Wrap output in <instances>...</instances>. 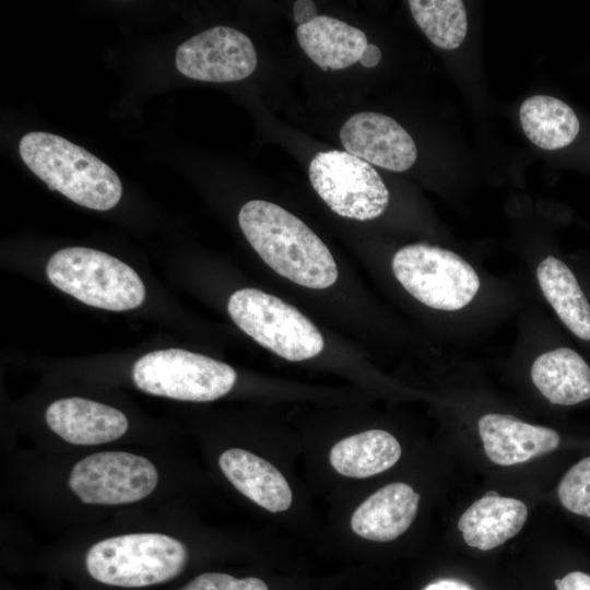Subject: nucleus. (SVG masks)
I'll use <instances>...</instances> for the list:
<instances>
[{"label":"nucleus","instance_id":"1","mask_svg":"<svg viewBox=\"0 0 590 590\" xmlns=\"http://www.w3.org/2000/svg\"><path fill=\"white\" fill-rule=\"evenodd\" d=\"M238 223L252 248L280 275L316 290L337 281L338 268L329 248L282 206L250 200L241 206Z\"/></svg>","mask_w":590,"mask_h":590},{"label":"nucleus","instance_id":"2","mask_svg":"<svg viewBox=\"0 0 590 590\" xmlns=\"http://www.w3.org/2000/svg\"><path fill=\"white\" fill-rule=\"evenodd\" d=\"M25 165L50 189L79 205L107 211L120 200L117 174L84 148L43 131L24 134L19 144Z\"/></svg>","mask_w":590,"mask_h":590},{"label":"nucleus","instance_id":"3","mask_svg":"<svg viewBox=\"0 0 590 590\" xmlns=\"http://www.w3.org/2000/svg\"><path fill=\"white\" fill-rule=\"evenodd\" d=\"M46 273L56 287L93 307L129 310L145 298L144 284L135 271L96 249H60L48 260Z\"/></svg>","mask_w":590,"mask_h":590},{"label":"nucleus","instance_id":"4","mask_svg":"<svg viewBox=\"0 0 590 590\" xmlns=\"http://www.w3.org/2000/svg\"><path fill=\"white\" fill-rule=\"evenodd\" d=\"M188 560L182 542L162 533H131L95 543L85 565L97 581L135 588L168 581L178 576Z\"/></svg>","mask_w":590,"mask_h":590},{"label":"nucleus","instance_id":"5","mask_svg":"<svg viewBox=\"0 0 590 590\" xmlns=\"http://www.w3.org/2000/svg\"><path fill=\"white\" fill-rule=\"evenodd\" d=\"M227 311L245 333L287 361L309 359L323 350L320 331L306 316L291 304L258 288L234 292Z\"/></svg>","mask_w":590,"mask_h":590},{"label":"nucleus","instance_id":"6","mask_svg":"<svg viewBox=\"0 0 590 590\" xmlns=\"http://www.w3.org/2000/svg\"><path fill=\"white\" fill-rule=\"evenodd\" d=\"M236 379L228 364L181 349L150 352L132 367V380L141 391L182 401L216 400L232 390Z\"/></svg>","mask_w":590,"mask_h":590},{"label":"nucleus","instance_id":"7","mask_svg":"<svg viewBox=\"0 0 590 590\" xmlns=\"http://www.w3.org/2000/svg\"><path fill=\"white\" fill-rule=\"evenodd\" d=\"M392 271L401 285L418 302L439 310H458L476 295L480 279L457 253L427 244L399 249Z\"/></svg>","mask_w":590,"mask_h":590},{"label":"nucleus","instance_id":"8","mask_svg":"<svg viewBox=\"0 0 590 590\" xmlns=\"http://www.w3.org/2000/svg\"><path fill=\"white\" fill-rule=\"evenodd\" d=\"M309 179L326 204L343 217L373 220L389 203V191L378 172L346 151L317 153L309 164Z\"/></svg>","mask_w":590,"mask_h":590},{"label":"nucleus","instance_id":"9","mask_svg":"<svg viewBox=\"0 0 590 590\" xmlns=\"http://www.w3.org/2000/svg\"><path fill=\"white\" fill-rule=\"evenodd\" d=\"M158 482L154 464L123 451H104L85 457L71 470L69 486L85 504L121 505L149 496Z\"/></svg>","mask_w":590,"mask_h":590},{"label":"nucleus","instance_id":"10","mask_svg":"<svg viewBox=\"0 0 590 590\" xmlns=\"http://www.w3.org/2000/svg\"><path fill=\"white\" fill-rule=\"evenodd\" d=\"M178 71L193 80L234 82L257 67V52L248 36L227 26H215L184 42L176 50Z\"/></svg>","mask_w":590,"mask_h":590},{"label":"nucleus","instance_id":"11","mask_svg":"<svg viewBox=\"0 0 590 590\" xmlns=\"http://www.w3.org/2000/svg\"><path fill=\"white\" fill-rule=\"evenodd\" d=\"M346 152L379 167L404 172L417 157L412 137L393 118L362 111L349 118L340 130Z\"/></svg>","mask_w":590,"mask_h":590},{"label":"nucleus","instance_id":"12","mask_svg":"<svg viewBox=\"0 0 590 590\" xmlns=\"http://www.w3.org/2000/svg\"><path fill=\"white\" fill-rule=\"evenodd\" d=\"M45 417L54 433L74 445L109 442L128 429V420L121 411L78 397L54 401Z\"/></svg>","mask_w":590,"mask_h":590},{"label":"nucleus","instance_id":"13","mask_svg":"<svg viewBox=\"0 0 590 590\" xmlns=\"http://www.w3.org/2000/svg\"><path fill=\"white\" fill-rule=\"evenodd\" d=\"M479 433L487 458L504 467L548 453L560 441L559 435L552 428L496 413L483 415L479 420Z\"/></svg>","mask_w":590,"mask_h":590},{"label":"nucleus","instance_id":"14","mask_svg":"<svg viewBox=\"0 0 590 590\" xmlns=\"http://www.w3.org/2000/svg\"><path fill=\"white\" fill-rule=\"evenodd\" d=\"M420 495L402 482L390 483L362 503L351 518V527L361 538L388 542L404 533L413 522Z\"/></svg>","mask_w":590,"mask_h":590},{"label":"nucleus","instance_id":"15","mask_svg":"<svg viewBox=\"0 0 590 590\" xmlns=\"http://www.w3.org/2000/svg\"><path fill=\"white\" fill-rule=\"evenodd\" d=\"M527 517L523 502L489 491L461 515L458 528L469 546L488 551L515 536Z\"/></svg>","mask_w":590,"mask_h":590},{"label":"nucleus","instance_id":"16","mask_svg":"<svg viewBox=\"0 0 590 590\" xmlns=\"http://www.w3.org/2000/svg\"><path fill=\"white\" fill-rule=\"evenodd\" d=\"M227 480L246 497L271 512L292 504L291 487L282 473L267 460L245 449L232 448L219 458Z\"/></svg>","mask_w":590,"mask_h":590},{"label":"nucleus","instance_id":"17","mask_svg":"<svg viewBox=\"0 0 590 590\" xmlns=\"http://www.w3.org/2000/svg\"><path fill=\"white\" fill-rule=\"evenodd\" d=\"M304 52L322 70H341L359 61L367 43L363 31L328 15L297 26Z\"/></svg>","mask_w":590,"mask_h":590},{"label":"nucleus","instance_id":"18","mask_svg":"<svg viewBox=\"0 0 590 590\" xmlns=\"http://www.w3.org/2000/svg\"><path fill=\"white\" fill-rule=\"evenodd\" d=\"M531 378L553 404L574 405L590 398V366L571 349L541 354L532 364Z\"/></svg>","mask_w":590,"mask_h":590},{"label":"nucleus","instance_id":"19","mask_svg":"<svg viewBox=\"0 0 590 590\" xmlns=\"http://www.w3.org/2000/svg\"><path fill=\"white\" fill-rule=\"evenodd\" d=\"M401 457V446L390 433L370 429L337 442L330 463L340 474L365 479L393 467Z\"/></svg>","mask_w":590,"mask_h":590},{"label":"nucleus","instance_id":"20","mask_svg":"<svg viewBox=\"0 0 590 590\" xmlns=\"http://www.w3.org/2000/svg\"><path fill=\"white\" fill-rule=\"evenodd\" d=\"M543 295L564 324L578 338L590 340V304L571 270L548 256L536 269Z\"/></svg>","mask_w":590,"mask_h":590},{"label":"nucleus","instance_id":"21","mask_svg":"<svg viewBox=\"0 0 590 590\" xmlns=\"http://www.w3.org/2000/svg\"><path fill=\"white\" fill-rule=\"evenodd\" d=\"M520 122L526 135L536 146L558 150L570 144L579 132V120L563 101L534 95L521 104Z\"/></svg>","mask_w":590,"mask_h":590},{"label":"nucleus","instance_id":"22","mask_svg":"<svg viewBox=\"0 0 590 590\" xmlns=\"http://www.w3.org/2000/svg\"><path fill=\"white\" fill-rule=\"evenodd\" d=\"M411 13L438 48L456 49L464 40L468 19L464 3L460 0H410Z\"/></svg>","mask_w":590,"mask_h":590},{"label":"nucleus","instance_id":"23","mask_svg":"<svg viewBox=\"0 0 590 590\" xmlns=\"http://www.w3.org/2000/svg\"><path fill=\"white\" fill-rule=\"evenodd\" d=\"M557 493L566 509L590 518V457L580 460L565 473Z\"/></svg>","mask_w":590,"mask_h":590},{"label":"nucleus","instance_id":"24","mask_svg":"<svg viewBox=\"0 0 590 590\" xmlns=\"http://www.w3.org/2000/svg\"><path fill=\"white\" fill-rule=\"evenodd\" d=\"M180 590H269L267 583L257 577L235 578L221 573L201 574Z\"/></svg>","mask_w":590,"mask_h":590},{"label":"nucleus","instance_id":"25","mask_svg":"<svg viewBox=\"0 0 590 590\" xmlns=\"http://www.w3.org/2000/svg\"><path fill=\"white\" fill-rule=\"evenodd\" d=\"M557 590H590V575L573 571L562 579H555Z\"/></svg>","mask_w":590,"mask_h":590},{"label":"nucleus","instance_id":"26","mask_svg":"<svg viewBox=\"0 0 590 590\" xmlns=\"http://www.w3.org/2000/svg\"><path fill=\"white\" fill-rule=\"evenodd\" d=\"M294 21L299 25H305L318 16L317 8L314 1L297 0L293 7Z\"/></svg>","mask_w":590,"mask_h":590},{"label":"nucleus","instance_id":"27","mask_svg":"<svg viewBox=\"0 0 590 590\" xmlns=\"http://www.w3.org/2000/svg\"><path fill=\"white\" fill-rule=\"evenodd\" d=\"M423 590H475L469 583L457 578H442L427 585Z\"/></svg>","mask_w":590,"mask_h":590},{"label":"nucleus","instance_id":"28","mask_svg":"<svg viewBox=\"0 0 590 590\" xmlns=\"http://www.w3.org/2000/svg\"><path fill=\"white\" fill-rule=\"evenodd\" d=\"M381 59L380 49L373 44H368L359 59L362 66L373 68L378 64Z\"/></svg>","mask_w":590,"mask_h":590}]
</instances>
